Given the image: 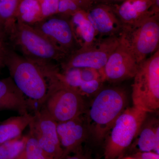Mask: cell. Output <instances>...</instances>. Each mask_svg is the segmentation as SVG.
<instances>
[{"mask_svg": "<svg viewBox=\"0 0 159 159\" xmlns=\"http://www.w3.org/2000/svg\"><path fill=\"white\" fill-rule=\"evenodd\" d=\"M2 48L4 64L15 84L24 95L41 105L48 89L47 78L41 67L3 44Z\"/></svg>", "mask_w": 159, "mask_h": 159, "instance_id": "obj_1", "label": "cell"}, {"mask_svg": "<svg viewBox=\"0 0 159 159\" xmlns=\"http://www.w3.org/2000/svg\"><path fill=\"white\" fill-rule=\"evenodd\" d=\"M127 96L121 89L100 90L89 109L86 121L89 131L97 140L106 138L118 117L125 109Z\"/></svg>", "mask_w": 159, "mask_h": 159, "instance_id": "obj_2", "label": "cell"}, {"mask_svg": "<svg viewBox=\"0 0 159 159\" xmlns=\"http://www.w3.org/2000/svg\"><path fill=\"white\" fill-rule=\"evenodd\" d=\"M58 70L50 72L48 89L42 108L57 123L81 116L86 110L83 97L66 85L60 78Z\"/></svg>", "mask_w": 159, "mask_h": 159, "instance_id": "obj_3", "label": "cell"}, {"mask_svg": "<svg viewBox=\"0 0 159 159\" xmlns=\"http://www.w3.org/2000/svg\"><path fill=\"white\" fill-rule=\"evenodd\" d=\"M8 35L24 57L36 63L61 62L67 56L31 25L16 20Z\"/></svg>", "mask_w": 159, "mask_h": 159, "instance_id": "obj_4", "label": "cell"}, {"mask_svg": "<svg viewBox=\"0 0 159 159\" xmlns=\"http://www.w3.org/2000/svg\"><path fill=\"white\" fill-rule=\"evenodd\" d=\"M132 85L134 107L147 113L159 107V50L139 64Z\"/></svg>", "mask_w": 159, "mask_h": 159, "instance_id": "obj_5", "label": "cell"}, {"mask_svg": "<svg viewBox=\"0 0 159 159\" xmlns=\"http://www.w3.org/2000/svg\"><path fill=\"white\" fill-rule=\"evenodd\" d=\"M147 113L134 106L123 111L107 134L104 159H118L121 157L136 138Z\"/></svg>", "mask_w": 159, "mask_h": 159, "instance_id": "obj_6", "label": "cell"}, {"mask_svg": "<svg viewBox=\"0 0 159 159\" xmlns=\"http://www.w3.org/2000/svg\"><path fill=\"white\" fill-rule=\"evenodd\" d=\"M119 38L140 64L148 55L158 50V14H151L132 25L122 26Z\"/></svg>", "mask_w": 159, "mask_h": 159, "instance_id": "obj_7", "label": "cell"}, {"mask_svg": "<svg viewBox=\"0 0 159 159\" xmlns=\"http://www.w3.org/2000/svg\"><path fill=\"white\" fill-rule=\"evenodd\" d=\"M119 43V36H112L97 39L90 46L80 47L61 62L63 71L74 68L101 70Z\"/></svg>", "mask_w": 159, "mask_h": 159, "instance_id": "obj_8", "label": "cell"}, {"mask_svg": "<svg viewBox=\"0 0 159 159\" xmlns=\"http://www.w3.org/2000/svg\"><path fill=\"white\" fill-rule=\"evenodd\" d=\"M57 122L41 108L35 111L29 124L30 133L36 139L51 159H64V152L57 132Z\"/></svg>", "mask_w": 159, "mask_h": 159, "instance_id": "obj_9", "label": "cell"}, {"mask_svg": "<svg viewBox=\"0 0 159 159\" xmlns=\"http://www.w3.org/2000/svg\"><path fill=\"white\" fill-rule=\"evenodd\" d=\"M31 25L67 56L80 47L70 20L66 19L46 18Z\"/></svg>", "mask_w": 159, "mask_h": 159, "instance_id": "obj_10", "label": "cell"}, {"mask_svg": "<svg viewBox=\"0 0 159 159\" xmlns=\"http://www.w3.org/2000/svg\"><path fill=\"white\" fill-rule=\"evenodd\" d=\"M139 65L129 51L119 40V45L99 72L103 82H118L134 78Z\"/></svg>", "mask_w": 159, "mask_h": 159, "instance_id": "obj_11", "label": "cell"}, {"mask_svg": "<svg viewBox=\"0 0 159 159\" xmlns=\"http://www.w3.org/2000/svg\"><path fill=\"white\" fill-rule=\"evenodd\" d=\"M60 78L82 97H90L101 90L102 81L99 71L90 68H74L60 72Z\"/></svg>", "mask_w": 159, "mask_h": 159, "instance_id": "obj_12", "label": "cell"}, {"mask_svg": "<svg viewBox=\"0 0 159 159\" xmlns=\"http://www.w3.org/2000/svg\"><path fill=\"white\" fill-rule=\"evenodd\" d=\"M57 132L64 152V159L71 153H76L82 149L89 129L85 119L82 115L57 124Z\"/></svg>", "mask_w": 159, "mask_h": 159, "instance_id": "obj_13", "label": "cell"}, {"mask_svg": "<svg viewBox=\"0 0 159 159\" xmlns=\"http://www.w3.org/2000/svg\"><path fill=\"white\" fill-rule=\"evenodd\" d=\"M86 14L97 35L104 37L119 36L122 29V23L108 9L99 6L91 9Z\"/></svg>", "mask_w": 159, "mask_h": 159, "instance_id": "obj_14", "label": "cell"}, {"mask_svg": "<svg viewBox=\"0 0 159 159\" xmlns=\"http://www.w3.org/2000/svg\"><path fill=\"white\" fill-rule=\"evenodd\" d=\"M151 0H127L119 6L118 17L122 26L132 25L152 14L148 9L152 6Z\"/></svg>", "mask_w": 159, "mask_h": 159, "instance_id": "obj_15", "label": "cell"}, {"mask_svg": "<svg viewBox=\"0 0 159 159\" xmlns=\"http://www.w3.org/2000/svg\"><path fill=\"white\" fill-rule=\"evenodd\" d=\"M74 33L80 47L90 46L96 42L97 34L85 11H77L70 20Z\"/></svg>", "mask_w": 159, "mask_h": 159, "instance_id": "obj_16", "label": "cell"}, {"mask_svg": "<svg viewBox=\"0 0 159 159\" xmlns=\"http://www.w3.org/2000/svg\"><path fill=\"white\" fill-rule=\"evenodd\" d=\"M145 124H143L137 135L135 145L139 152H152L159 154L158 122L153 119Z\"/></svg>", "mask_w": 159, "mask_h": 159, "instance_id": "obj_17", "label": "cell"}, {"mask_svg": "<svg viewBox=\"0 0 159 159\" xmlns=\"http://www.w3.org/2000/svg\"><path fill=\"white\" fill-rule=\"evenodd\" d=\"M0 98L14 105L20 115L28 113L29 102L11 77L0 80Z\"/></svg>", "mask_w": 159, "mask_h": 159, "instance_id": "obj_18", "label": "cell"}, {"mask_svg": "<svg viewBox=\"0 0 159 159\" xmlns=\"http://www.w3.org/2000/svg\"><path fill=\"white\" fill-rule=\"evenodd\" d=\"M33 116L27 113L9 118L0 123V144L21 137L29 126Z\"/></svg>", "mask_w": 159, "mask_h": 159, "instance_id": "obj_19", "label": "cell"}, {"mask_svg": "<svg viewBox=\"0 0 159 159\" xmlns=\"http://www.w3.org/2000/svg\"><path fill=\"white\" fill-rule=\"evenodd\" d=\"M16 20L32 25L43 20L39 0H22L18 9Z\"/></svg>", "mask_w": 159, "mask_h": 159, "instance_id": "obj_20", "label": "cell"}, {"mask_svg": "<svg viewBox=\"0 0 159 159\" xmlns=\"http://www.w3.org/2000/svg\"><path fill=\"white\" fill-rule=\"evenodd\" d=\"M22 0H0V20L4 32L9 33L16 21L18 9Z\"/></svg>", "mask_w": 159, "mask_h": 159, "instance_id": "obj_21", "label": "cell"}, {"mask_svg": "<svg viewBox=\"0 0 159 159\" xmlns=\"http://www.w3.org/2000/svg\"><path fill=\"white\" fill-rule=\"evenodd\" d=\"M20 137L0 144V159H17L20 157L25 150L27 138Z\"/></svg>", "mask_w": 159, "mask_h": 159, "instance_id": "obj_22", "label": "cell"}, {"mask_svg": "<svg viewBox=\"0 0 159 159\" xmlns=\"http://www.w3.org/2000/svg\"><path fill=\"white\" fill-rule=\"evenodd\" d=\"M24 152L25 159H51L40 147L37 140L30 133L26 138Z\"/></svg>", "mask_w": 159, "mask_h": 159, "instance_id": "obj_23", "label": "cell"}, {"mask_svg": "<svg viewBox=\"0 0 159 159\" xmlns=\"http://www.w3.org/2000/svg\"><path fill=\"white\" fill-rule=\"evenodd\" d=\"M43 20L57 13L60 0H39Z\"/></svg>", "mask_w": 159, "mask_h": 159, "instance_id": "obj_24", "label": "cell"}, {"mask_svg": "<svg viewBox=\"0 0 159 159\" xmlns=\"http://www.w3.org/2000/svg\"><path fill=\"white\" fill-rule=\"evenodd\" d=\"M78 10V5L77 3L71 0H60L57 12L66 13L73 12V15Z\"/></svg>", "mask_w": 159, "mask_h": 159, "instance_id": "obj_25", "label": "cell"}, {"mask_svg": "<svg viewBox=\"0 0 159 159\" xmlns=\"http://www.w3.org/2000/svg\"><path fill=\"white\" fill-rule=\"evenodd\" d=\"M138 159H159V154L152 152H138L134 156Z\"/></svg>", "mask_w": 159, "mask_h": 159, "instance_id": "obj_26", "label": "cell"}, {"mask_svg": "<svg viewBox=\"0 0 159 159\" xmlns=\"http://www.w3.org/2000/svg\"><path fill=\"white\" fill-rule=\"evenodd\" d=\"M64 159H93L88 152H84L82 149L74 153L72 156H68Z\"/></svg>", "mask_w": 159, "mask_h": 159, "instance_id": "obj_27", "label": "cell"}, {"mask_svg": "<svg viewBox=\"0 0 159 159\" xmlns=\"http://www.w3.org/2000/svg\"><path fill=\"white\" fill-rule=\"evenodd\" d=\"M4 110H11L17 111L14 105L0 98V111Z\"/></svg>", "mask_w": 159, "mask_h": 159, "instance_id": "obj_28", "label": "cell"}, {"mask_svg": "<svg viewBox=\"0 0 159 159\" xmlns=\"http://www.w3.org/2000/svg\"><path fill=\"white\" fill-rule=\"evenodd\" d=\"M0 60H4V53L2 43H0Z\"/></svg>", "mask_w": 159, "mask_h": 159, "instance_id": "obj_29", "label": "cell"}, {"mask_svg": "<svg viewBox=\"0 0 159 159\" xmlns=\"http://www.w3.org/2000/svg\"><path fill=\"white\" fill-rule=\"evenodd\" d=\"M3 33H4L2 26V23L0 20V38L2 37Z\"/></svg>", "mask_w": 159, "mask_h": 159, "instance_id": "obj_30", "label": "cell"}, {"mask_svg": "<svg viewBox=\"0 0 159 159\" xmlns=\"http://www.w3.org/2000/svg\"><path fill=\"white\" fill-rule=\"evenodd\" d=\"M4 60H0V68L2 67L3 64H4Z\"/></svg>", "mask_w": 159, "mask_h": 159, "instance_id": "obj_31", "label": "cell"}, {"mask_svg": "<svg viewBox=\"0 0 159 159\" xmlns=\"http://www.w3.org/2000/svg\"><path fill=\"white\" fill-rule=\"evenodd\" d=\"M124 159H138L136 158L135 157H127L125 158Z\"/></svg>", "mask_w": 159, "mask_h": 159, "instance_id": "obj_32", "label": "cell"}, {"mask_svg": "<svg viewBox=\"0 0 159 159\" xmlns=\"http://www.w3.org/2000/svg\"><path fill=\"white\" fill-rule=\"evenodd\" d=\"M71 1H74V2H75L77 3L78 4V2H79L80 0H71Z\"/></svg>", "mask_w": 159, "mask_h": 159, "instance_id": "obj_33", "label": "cell"}, {"mask_svg": "<svg viewBox=\"0 0 159 159\" xmlns=\"http://www.w3.org/2000/svg\"><path fill=\"white\" fill-rule=\"evenodd\" d=\"M19 158H20V157H19V158H18V159H19Z\"/></svg>", "mask_w": 159, "mask_h": 159, "instance_id": "obj_34", "label": "cell"}]
</instances>
